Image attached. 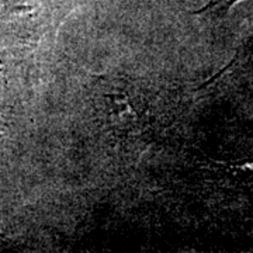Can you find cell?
<instances>
[{
    "label": "cell",
    "instance_id": "cell-1",
    "mask_svg": "<svg viewBox=\"0 0 253 253\" xmlns=\"http://www.w3.org/2000/svg\"><path fill=\"white\" fill-rule=\"evenodd\" d=\"M238 1H242V0H210V3H207L204 7H201L199 11H196V14L224 16Z\"/></svg>",
    "mask_w": 253,
    "mask_h": 253
}]
</instances>
